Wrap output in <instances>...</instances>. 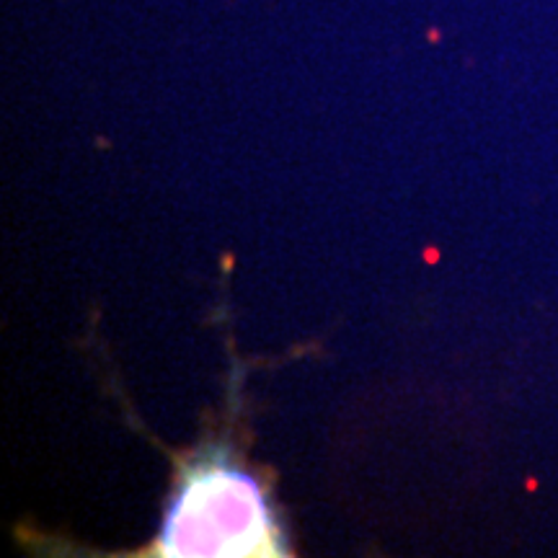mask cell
Wrapping results in <instances>:
<instances>
[{
  "label": "cell",
  "mask_w": 558,
  "mask_h": 558,
  "mask_svg": "<svg viewBox=\"0 0 558 558\" xmlns=\"http://www.w3.org/2000/svg\"><path fill=\"white\" fill-rule=\"evenodd\" d=\"M259 486L230 469L194 473L166 518L163 556H277L282 554Z\"/></svg>",
  "instance_id": "6da1fadb"
}]
</instances>
